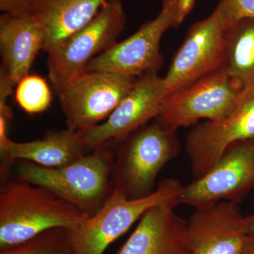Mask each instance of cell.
Segmentation results:
<instances>
[{"instance_id": "12", "label": "cell", "mask_w": 254, "mask_h": 254, "mask_svg": "<svg viewBox=\"0 0 254 254\" xmlns=\"http://www.w3.org/2000/svg\"><path fill=\"white\" fill-rule=\"evenodd\" d=\"M164 78L147 73L137 79L128 95L103 123L78 131L88 152L116 145L138 128L158 118L167 96Z\"/></svg>"}, {"instance_id": "16", "label": "cell", "mask_w": 254, "mask_h": 254, "mask_svg": "<svg viewBox=\"0 0 254 254\" xmlns=\"http://www.w3.org/2000/svg\"><path fill=\"white\" fill-rule=\"evenodd\" d=\"M0 153L4 162L1 175L8 171L9 163L16 160H27L46 168H60L76 161L90 153L79 131L71 128L47 131L41 139L15 142L9 137L0 139Z\"/></svg>"}, {"instance_id": "11", "label": "cell", "mask_w": 254, "mask_h": 254, "mask_svg": "<svg viewBox=\"0 0 254 254\" xmlns=\"http://www.w3.org/2000/svg\"><path fill=\"white\" fill-rule=\"evenodd\" d=\"M242 91L222 67L167 95L158 119L176 129L200 119L220 120L233 109Z\"/></svg>"}, {"instance_id": "10", "label": "cell", "mask_w": 254, "mask_h": 254, "mask_svg": "<svg viewBox=\"0 0 254 254\" xmlns=\"http://www.w3.org/2000/svg\"><path fill=\"white\" fill-rule=\"evenodd\" d=\"M254 138V86L241 92L236 105L226 116L195 125L187 134L186 153L190 171L204 175L235 142Z\"/></svg>"}, {"instance_id": "23", "label": "cell", "mask_w": 254, "mask_h": 254, "mask_svg": "<svg viewBox=\"0 0 254 254\" xmlns=\"http://www.w3.org/2000/svg\"><path fill=\"white\" fill-rule=\"evenodd\" d=\"M195 0H177V26L178 27L193 9Z\"/></svg>"}, {"instance_id": "13", "label": "cell", "mask_w": 254, "mask_h": 254, "mask_svg": "<svg viewBox=\"0 0 254 254\" xmlns=\"http://www.w3.org/2000/svg\"><path fill=\"white\" fill-rule=\"evenodd\" d=\"M248 235L247 216L232 202L195 208L187 220L190 254H240Z\"/></svg>"}, {"instance_id": "19", "label": "cell", "mask_w": 254, "mask_h": 254, "mask_svg": "<svg viewBox=\"0 0 254 254\" xmlns=\"http://www.w3.org/2000/svg\"><path fill=\"white\" fill-rule=\"evenodd\" d=\"M0 254H77L71 230L50 229L19 245L0 250Z\"/></svg>"}, {"instance_id": "7", "label": "cell", "mask_w": 254, "mask_h": 254, "mask_svg": "<svg viewBox=\"0 0 254 254\" xmlns=\"http://www.w3.org/2000/svg\"><path fill=\"white\" fill-rule=\"evenodd\" d=\"M138 78L107 71H86L58 93L67 128L86 131L111 115Z\"/></svg>"}, {"instance_id": "9", "label": "cell", "mask_w": 254, "mask_h": 254, "mask_svg": "<svg viewBox=\"0 0 254 254\" xmlns=\"http://www.w3.org/2000/svg\"><path fill=\"white\" fill-rule=\"evenodd\" d=\"M254 188V138L229 145L203 176L184 186L179 205L201 208L221 201L239 204Z\"/></svg>"}, {"instance_id": "2", "label": "cell", "mask_w": 254, "mask_h": 254, "mask_svg": "<svg viewBox=\"0 0 254 254\" xmlns=\"http://www.w3.org/2000/svg\"><path fill=\"white\" fill-rule=\"evenodd\" d=\"M115 148L113 144L103 145L60 168L22 160L17 168L18 178L50 190L92 216L113 193Z\"/></svg>"}, {"instance_id": "21", "label": "cell", "mask_w": 254, "mask_h": 254, "mask_svg": "<svg viewBox=\"0 0 254 254\" xmlns=\"http://www.w3.org/2000/svg\"><path fill=\"white\" fill-rule=\"evenodd\" d=\"M220 2L229 26L245 18H254V0H220Z\"/></svg>"}, {"instance_id": "4", "label": "cell", "mask_w": 254, "mask_h": 254, "mask_svg": "<svg viewBox=\"0 0 254 254\" xmlns=\"http://www.w3.org/2000/svg\"><path fill=\"white\" fill-rule=\"evenodd\" d=\"M183 187L179 180L165 179L153 193L136 199L128 198L113 190L94 215L71 230L76 253L103 254L108 246L127 232L149 209L158 205H178Z\"/></svg>"}, {"instance_id": "8", "label": "cell", "mask_w": 254, "mask_h": 254, "mask_svg": "<svg viewBox=\"0 0 254 254\" xmlns=\"http://www.w3.org/2000/svg\"><path fill=\"white\" fill-rule=\"evenodd\" d=\"M177 0H163L156 17L92 60L86 71H107L137 78L158 72L163 64L160 41L165 32L177 27Z\"/></svg>"}, {"instance_id": "3", "label": "cell", "mask_w": 254, "mask_h": 254, "mask_svg": "<svg viewBox=\"0 0 254 254\" xmlns=\"http://www.w3.org/2000/svg\"><path fill=\"white\" fill-rule=\"evenodd\" d=\"M177 130L156 118L118 143L112 173L114 190L131 199L153 193L159 174L180 153Z\"/></svg>"}, {"instance_id": "6", "label": "cell", "mask_w": 254, "mask_h": 254, "mask_svg": "<svg viewBox=\"0 0 254 254\" xmlns=\"http://www.w3.org/2000/svg\"><path fill=\"white\" fill-rule=\"evenodd\" d=\"M229 23L221 3L189 28L164 78L167 94L183 89L223 66Z\"/></svg>"}, {"instance_id": "17", "label": "cell", "mask_w": 254, "mask_h": 254, "mask_svg": "<svg viewBox=\"0 0 254 254\" xmlns=\"http://www.w3.org/2000/svg\"><path fill=\"white\" fill-rule=\"evenodd\" d=\"M108 0H32L30 15L44 31L45 51L84 26Z\"/></svg>"}, {"instance_id": "15", "label": "cell", "mask_w": 254, "mask_h": 254, "mask_svg": "<svg viewBox=\"0 0 254 254\" xmlns=\"http://www.w3.org/2000/svg\"><path fill=\"white\" fill-rule=\"evenodd\" d=\"M173 205H158L145 212L118 254H190L187 220Z\"/></svg>"}, {"instance_id": "22", "label": "cell", "mask_w": 254, "mask_h": 254, "mask_svg": "<svg viewBox=\"0 0 254 254\" xmlns=\"http://www.w3.org/2000/svg\"><path fill=\"white\" fill-rule=\"evenodd\" d=\"M32 0H0V10L3 14L22 16L30 14Z\"/></svg>"}, {"instance_id": "20", "label": "cell", "mask_w": 254, "mask_h": 254, "mask_svg": "<svg viewBox=\"0 0 254 254\" xmlns=\"http://www.w3.org/2000/svg\"><path fill=\"white\" fill-rule=\"evenodd\" d=\"M16 103L26 113L38 114L46 111L51 104L52 91L45 78L38 75H29L16 86Z\"/></svg>"}, {"instance_id": "5", "label": "cell", "mask_w": 254, "mask_h": 254, "mask_svg": "<svg viewBox=\"0 0 254 254\" xmlns=\"http://www.w3.org/2000/svg\"><path fill=\"white\" fill-rule=\"evenodd\" d=\"M127 15L120 0H108L86 25L48 53V77L55 93L86 71L88 64L118 43Z\"/></svg>"}, {"instance_id": "14", "label": "cell", "mask_w": 254, "mask_h": 254, "mask_svg": "<svg viewBox=\"0 0 254 254\" xmlns=\"http://www.w3.org/2000/svg\"><path fill=\"white\" fill-rule=\"evenodd\" d=\"M44 31L31 15L0 16V88L14 93V88L29 74L40 50H44Z\"/></svg>"}, {"instance_id": "24", "label": "cell", "mask_w": 254, "mask_h": 254, "mask_svg": "<svg viewBox=\"0 0 254 254\" xmlns=\"http://www.w3.org/2000/svg\"><path fill=\"white\" fill-rule=\"evenodd\" d=\"M240 254H254V233L247 235Z\"/></svg>"}, {"instance_id": "1", "label": "cell", "mask_w": 254, "mask_h": 254, "mask_svg": "<svg viewBox=\"0 0 254 254\" xmlns=\"http://www.w3.org/2000/svg\"><path fill=\"white\" fill-rule=\"evenodd\" d=\"M88 215L50 190L19 180L0 189V250L50 229L75 230Z\"/></svg>"}, {"instance_id": "18", "label": "cell", "mask_w": 254, "mask_h": 254, "mask_svg": "<svg viewBox=\"0 0 254 254\" xmlns=\"http://www.w3.org/2000/svg\"><path fill=\"white\" fill-rule=\"evenodd\" d=\"M222 67L241 91L254 86V18L227 28Z\"/></svg>"}, {"instance_id": "25", "label": "cell", "mask_w": 254, "mask_h": 254, "mask_svg": "<svg viewBox=\"0 0 254 254\" xmlns=\"http://www.w3.org/2000/svg\"><path fill=\"white\" fill-rule=\"evenodd\" d=\"M248 224L249 234L254 233V213L247 216Z\"/></svg>"}]
</instances>
